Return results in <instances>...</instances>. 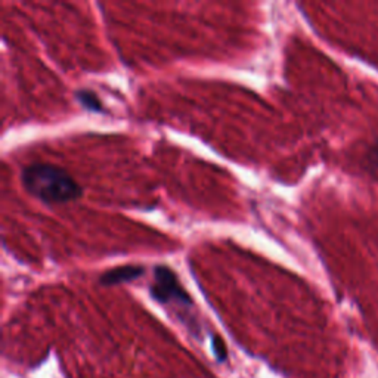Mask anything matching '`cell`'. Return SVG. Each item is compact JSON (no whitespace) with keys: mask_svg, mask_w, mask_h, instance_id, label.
<instances>
[{"mask_svg":"<svg viewBox=\"0 0 378 378\" xmlns=\"http://www.w3.org/2000/svg\"><path fill=\"white\" fill-rule=\"evenodd\" d=\"M25 193L47 205L73 202L83 195L79 182L68 171L52 163H31L21 168Z\"/></svg>","mask_w":378,"mask_h":378,"instance_id":"cell-1","label":"cell"},{"mask_svg":"<svg viewBox=\"0 0 378 378\" xmlns=\"http://www.w3.org/2000/svg\"><path fill=\"white\" fill-rule=\"evenodd\" d=\"M151 296L161 304H178L186 309L193 306V299L179 282L178 275L166 265H157L154 268Z\"/></svg>","mask_w":378,"mask_h":378,"instance_id":"cell-2","label":"cell"},{"mask_svg":"<svg viewBox=\"0 0 378 378\" xmlns=\"http://www.w3.org/2000/svg\"><path fill=\"white\" fill-rule=\"evenodd\" d=\"M145 272V268L141 265H125V266H118L114 269H110L101 275L99 282L102 285H118V284H125L134 281L139 277H142Z\"/></svg>","mask_w":378,"mask_h":378,"instance_id":"cell-3","label":"cell"},{"mask_svg":"<svg viewBox=\"0 0 378 378\" xmlns=\"http://www.w3.org/2000/svg\"><path fill=\"white\" fill-rule=\"evenodd\" d=\"M76 98L83 108L89 110V111H95V113H104L102 102L95 92L88 91V89H80L76 92Z\"/></svg>","mask_w":378,"mask_h":378,"instance_id":"cell-4","label":"cell"},{"mask_svg":"<svg viewBox=\"0 0 378 378\" xmlns=\"http://www.w3.org/2000/svg\"><path fill=\"white\" fill-rule=\"evenodd\" d=\"M213 349H214V355L219 360H225L227 359V348H225V343H223L219 337H214L213 340Z\"/></svg>","mask_w":378,"mask_h":378,"instance_id":"cell-5","label":"cell"}]
</instances>
